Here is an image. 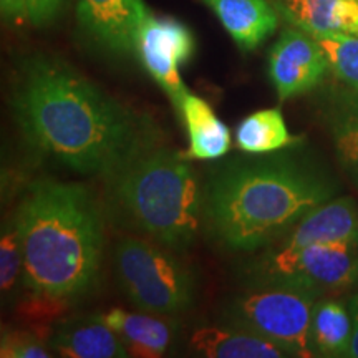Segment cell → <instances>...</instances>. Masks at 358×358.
Returning <instances> with one entry per match:
<instances>
[{
	"instance_id": "4",
	"label": "cell",
	"mask_w": 358,
	"mask_h": 358,
	"mask_svg": "<svg viewBox=\"0 0 358 358\" xmlns=\"http://www.w3.org/2000/svg\"><path fill=\"white\" fill-rule=\"evenodd\" d=\"M106 181L115 206L131 226L174 252L191 248L199 231L203 198L185 156L155 145Z\"/></svg>"
},
{
	"instance_id": "24",
	"label": "cell",
	"mask_w": 358,
	"mask_h": 358,
	"mask_svg": "<svg viewBox=\"0 0 358 358\" xmlns=\"http://www.w3.org/2000/svg\"><path fill=\"white\" fill-rule=\"evenodd\" d=\"M66 0H27L29 20L35 27H47L64 12Z\"/></svg>"
},
{
	"instance_id": "14",
	"label": "cell",
	"mask_w": 358,
	"mask_h": 358,
	"mask_svg": "<svg viewBox=\"0 0 358 358\" xmlns=\"http://www.w3.org/2000/svg\"><path fill=\"white\" fill-rule=\"evenodd\" d=\"M289 25L310 35L358 34V0H271Z\"/></svg>"
},
{
	"instance_id": "6",
	"label": "cell",
	"mask_w": 358,
	"mask_h": 358,
	"mask_svg": "<svg viewBox=\"0 0 358 358\" xmlns=\"http://www.w3.org/2000/svg\"><path fill=\"white\" fill-rule=\"evenodd\" d=\"M115 266L124 294L143 312L174 315L194 302L191 271L161 244L124 237L116 244Z\"/></svg>"
},
{
	"instance_id": "17",
	"label": "cell",
	"mask_w": 358,
	"mask_h": 358,
	"mask_svg": "<svg viewBox=\"0 0 358 358\" xmlns=\"http://www.w3.org/2000/svg\"><path fill=\"white\" fill-rule=\"evenodd\" d=\"M100 319L122 337L128 352L136 357H163L173 342V327L156 313H131L110 308Z\"/></svg>"
},
{
	"instance_id": "2",
	"label": "cell",
	"mask_w": 358,
	"mask_h": 358,
	"mask_svg": "<svg viewBox=\"0 0 358 358\" xmlns=\"http://www.w3.org/2000/svg\"><path fill=\"white\" fill-rule=\"evenodd\" d=\"M24 284L32 297L65 307L95 287L103 254L100 204L87 186L42 179L15 214Z\"/></svg>"
},
{
	"instance_id": "25",
	"label": "cell",
	"mask_w": 358,
	"mask_h": 358,
	"mask_svg": "<svg viewBox=\"0 0 358 358\" xmlns=\"http://www.w3.org/2000/svg\"><path fill=\"white\" fill-rule=\"evenodd\" d=\"M0 12L6 22H22L29 19L27 0H0Z\"/></svg>"
},
{
	"instance_id": "19",
	"label": "cell",
	"mask_w": 358,
	"mask_h": 358,
	"mask_svg": "<svg viewBox=\"0 0 358 358\" xmlns=\"http://www.w3.org/2000/svg\"><path fill=\"white\" fill-rule=\"evenodd\" d=\"M353 335L348 303L322 299L315 302L310 322V348L313 357H347Z\"/></svg>"
},
{
	"instance_id": "11",
	"label": "cell",
	"mask_w": 358,
	"mask_h": 358,
	"mask_svg": "<svg viewBox=\"0 0 358 358\" xmlns=\"http://www.w3.org/2000/svg\"><path fill=\"white\" fill-rule=\"evenodd\" d=\"M335 241H358V204L352 198L330 199L313 208L277 248L299 249Z\"/></svg>"
},
{
	"instance_id": "22",
	"label": "cell",
	"mask_w": 358,
	"mask_h": 358,
	"mask_svg": "<svg viewBox=\"0 0 358 358\" xmlns=\"http://www.w3.org/2000/svg\"><path fill=\"white\" fill-rule=\"evenodd\" d=\"M20 275H24V245L19 224L12 217L3 222L0 239V289L3 295L15 287Z\"/></svg>"
},
{
	"instance_id": "5",
	"label": "cell",
	"mask_w": 358,
	"mask_h": 358,
	"mask_svg": "<svg viewBox=\"0 0 358 358\" xmlns=\"http://www.w3.org/2000/svg\"><path fill=\"white\" fill-rule=\"evenodd\" d=\"M317 299L319 295L295 285L249 282L224 308V319L267 338L289 357H313L310 322Z\"/></svg>"
},
{
	"instance_id": "7",
	"label": "cell",
	"mask_w": 358,
	"mask_h": 358,
	"mask_svg": "<svg viewBox=\"0 0 358 358\" xmlns=\"http://www.w3.org/2000/svg\"><path fill=\"white\" fill-rule=\"evenodd\" d=\"M250 282L302 287L322 299L358 289V241H335L299 249L274 248L249 271Z\"/></svg>"
},
{
	"instance_id": "3",
	"label": "cell",
	"mask_w": 358,
	"mask_h": 358,
	"mask_svg": "<svg viewBox=\"0 0 358 358\" xmlns=\"http://www.w3.org/2000/svg\"><path fill=\"white\" fill-rule=\"evenodd\" d=\"M337 185L295 156L243 161L213 178L206 217L217 241L254 252L285 236L313 208L334 199Z\"/></svg>"
},
{
	"instance_id": "9",
	"label": "cell",
	"mask_w": 358,
	"mask_h": 358,
	"mask_svg": "<svg viewBox=\"0 0 358 358\" xmlns=\"http://www.w3.org/2000/svg\"><path fill=\"white\" fill-rule=\"evenodd\" d=\"M330 70L315 37L289 25L268 52V78L280 101L306 95L322 83Z\"/></svg>"
},
{
	"instance_id": "10",
	"label": "cell",
	"mask_w": 358,
	"mask_h": 358,
	"mask_svg": "<svg viewBox=\"0 0 358 358\" xmlns=\"http://www.w3.org/2000/svg\"><path fill=\"white\" fill-rule=\"evenodd\" d=\"M148 10L143 0H77V20L85 37L116 57L134 53V34Z\"/></svg>"
},
{
	"instance_id": "12",
	"label": "cell",
	"mask_w": 358,
	"mask_h": 358,
	"mask_svg": "<svg viewBox=\"0 0 358 358\" xmlns=\"http://www.w3.org/2000/svg\"><path fill=\"white\" fill-rule=\"evenodd\" d=\"M243 52L256 50L279 27L271 0H203Z\"/></svg>"
},
{
	"instance_id": "26",
	"label": "cell",
	"mask_w": 358,
	"mask_h": 358,
	"mask_svg": "<svg viewBox=\"0 0 358 358\" xmlns=\"http://www.w3.org/2000/svg\"><path fill=\"white\" fill-rule=\"evenodd\" d=\"M348 308H350L352 320H353V335H352L350 350H348L347 357L358 358V289L357 292L350 297V301H348Z\"/></svg>"
},
{
	"instance_id": "16",
	"label": "cell",
	"mask_w": 358,
	"mask_h": 358,
	"mask_svg": "<svg viewBox=\"0 0 358 358\" xmlns=\"http://www.w3.org/2000/svg\"><path fill=\"white\" fill-rule=\"evenodd\" d=\"M176 110L189 140L187 158L217 159L229 151L232 141L229 128L204 98L187 92Z\"/></svg>"
},
{
	"instance_id": "1",
	"label": "cell",
	"mask_w": 358,
	"mask_h": 358,
	"mask_svg": "<svg viewBox=\"0 0 358 358\" xmlns=\"http://www.w3.org/2000/svg\"><path fill=\"white\" fill-rule=\"evenodd\" d=\"M12 110L32 148L82 174L108 179L156 145L153 124L60 58H27Z\"/></svg>"
},
{
	"instance_id": "23",
	"label": "cell",
	"mask_w": 358,
	"mask_h": 358,
	"mask_svg": "<svg viewBox=\"0 0 358 358\" xmlns=\"http://www.w3.org/2000/svg\"><path fill=\"white\" fill-rule=\"evenodd\" d=\"M0 357L2 358H48L52 353L32 332L8 330L0 340Z\"/></svg>"
},
{
	"instance_id": "8",
	"label": "cell",
	"mask_w": 358,
	"mask_h": 358,
	"mask_svg": "<svg viewBox=\"0 0 358 358\" xmlns=\"http://www.w3.org/2000/svg\"><path fill=\"white\" fill-rule=\"evenodd\" d=\"M194 34L174 17H158L148 10L138 24L134 53L146 73L169 96L174 108L189 92L181 77V66L194 57Z\"/></svg>"
},
{
	"instance_id": "21",
	"label": "cell",
	"mask_w": 358,
	"mask_h": 358,
	"mask_svg": "<svg viewBox=\"0 0 358 358\" xmlns=\"http://www.w3.org/2000/svg\"><path fill=\"white\" fill-rule=\"evenodd\" d=\"M325 52L330 71L345 87L358 92V34L313 35Z\"/></svg>"
},
{
	"instance_id": "15",
	"label": "cell",
	"mask_w": 358,
	"mask_h": 358,
	"mask_svg": "<svg viewBox=\"0 0 358 358\" xmlns=\"http://www.w3.org/2000/svg\"><path fill=\"white\" fill-rule=\"evenodd\" d=\"M192 355L208 358H284L287 353L261 335L226 324L201 327L191 335Z\"/></svg>"
},
{
	"instance_id": "20",
	"label": "cell",
	"mask_w": 358,
	"mask_h": 358,
	"mask_svg": "<svg viewBox=\"0 0 358 358\" xmlns=\"http://www.w3.org/2000/svg\"><path fill=\"white\" fill-rule=\"evenodd\" d=\"M299 138L289 131L279 108H266L250 113L236 129L239 150L249 155H268L295 145Z\"/></svg>"
},
{
	"instance_id": "13",
	"label": "cell",
	"mask_w": 358,
	"mask_h": 358,
	"mask_svg": "<svg viewBox=\"0 0 358 358\" xmlns=\"http://www.w3.org/2000/svg\"><path fill=\"white\" fill-rule=\"evenodd\" d=\"M50 348L66 358H124L131 353L100 315L69 319L57 325Z\"/></svg>"
},
{
	"instance_id": "18",
	"label": "cell",
	"mask_w": 358,
	"mask_h": 358,
	"mask_svg": "<svg viewBox=\"0 0 358 358\" xmlns=\"http://www.w3.org/2000/svg\"><path fill=\"white\" fill-rule=\"evenodd\" d=\"M324 116L340 166L358 186V92L335 88L327 96Z\"/></svg>"
}]
</instances>
